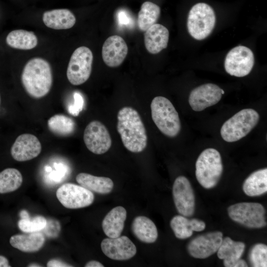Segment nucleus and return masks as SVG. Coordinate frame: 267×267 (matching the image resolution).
Returning a JSON list of instances; mask_svg holds the SVG:
<instances>
[{
	"instance_id": "1",
	"label": "nucleus",
	"mask_w": 267,
	"mask_h": 267,
	"mask_svg": "<svg viewBox=\"0 0 267 267\" xmlns=\"http://www.w3.org/2000/svg\"><path fill=\"white\" fill-rule=\"evenodd\" d=\"M117 129L125 147L130 151L138 153L146 148L147 136L145 128L134 109L125 106L119 111Z\"/></svg>"
},
{
	"instance_id": "2",
	"label": "nucleus",
	"mask_w": 267,
	"mask_h": 267,
	"mask_svg": "<svg viewBox=\"0 0 267 267\" xmlns=\"http://www.w3.org/2000/svg\"><path fill=\"white\" fill-rule=\"evenodd\" d=\"M52 73L49 63L45 59L35 57L29 60L21 74V82L27 93L34 98H40L50 91Z\"/></svg>"
},
{
	"instance_id": "3",
	"label": "nucleus",
	"mask_w": 267,
	"mask_h": 267,
	"mask_svg": "<svg viewBox=\"0 0 267 267\" xmlns=\"http://www.w3.org/2000/svg\"><path fill=\"white\" fill-rule=\"evenodd\" d=\"M152 119L158 129L170 137L177 136L181 130L178 112L167 98L155 97L150 104Z\"/></svg>"
},
{
	"instance_id": "4",
	"label": "nucleus",
	"mask_w": 267,
	"mask_h": 267,
	"mask_svg": "<svg viewBox=\"0 0 267 267\" xmlns=\"http://www.w3.org/2000/svg\"><path fill=\"white\" fill-rule=\"evenodd\" d=\"M195 168L196 178L200 185L206 189L214 187L219 181L223 171L220 152L213 148L204 150L196 160Z\"/></svg>"
},
{
	"instance_id": "5",
	"label": "nucleus",
	"mask_w": 267,
	"mask_h": 267,
	"mask_svg": "<svg viewBox=\"0 0 267 267\" xmlns=\"http://www.w3.org/2000/svg\"><path fill=\"white\" fill-rule=\"evenodd\" d=\"M259 119V114L255 110L242 109L223 123L221 129V135L228 142L239 140L255 128Z\"/></svg>"
},
{
	"instance_id": "6",
	"label": "nucleus",
	"mask_w": 267,
	"mask_h": 267,
	"mask_svg": "<svg viewBox=\"0 0 267 267\" xmlns=\"http://www.w3.org/2000/svg\"><path fill=\"white\" fill-rule=\"evenodd\" d=\"M216 23V16L213 9L208 4L199 2L190 10L187 26L189 34L194 39L202 40L212 32Z\"/></svg>"
},
{
	"instance_id": "7",
	"label": "nucleus",
	"mask_w": 267,
	"mask_h": 267,
	"mask_svg": "<svg viewBox=\"0 0 267 267\" xmlns=\"http://www.w3.org/2000/svg\"><path fill=\"white\" fill-rule=\"evenodd\" d=\"M230 218L236 222L250 228H260L267 225L264 206L256 202H241L227 209Z\"/></svg>"
},
{
	"instance_id": "8",
	"label": "nucleus",
	"mask_w": 267,
	"mask_h": 267,
	"mask_svg": "<svg viewBox=\"0 0 267 267\" xmlns=\"http://www.w3.org/2000/svg\"><path fill=\"white\" fill-rule=\"evenodd\" d=\"M93 62L91 50L85 46L76 48L72 53L67 69V77L73 85L85 83L89 78Z\"/></svg>"
},
{
	"instance_id": "9",
	"label": "nucleus",
	"mask_w": 267,
	"mask_h": 267,
	"mask_svg": "<svg viewBox=\"0 0 267 267\" xmlns=\"http://www.w3.org/2000/svg\"><path fill=\"white\" fill-rule=\"evenodd\" d=\"M254 64V56L248 47L239 45L231 49L224 60V69L230 75L242 77L248 75Z\"/></svg>"
},
{
	"instance_id": "10",
	"label": "nucleus",
	"mask_w": 267,
	"mask_h": 267,
	"mask_svg": "<svg viewBox=\"0 0 267 267\" xmlns=\"http://www.w3.org/2000/svg\"><path fill=\"white\" fill-rule=\"evenodd\" d=\"M56 195L64 207L71 209L88 207L93 203L94 199L91 191L72 183L62 185L57 189Z\"/></svg>"
},
{
	"instance_id": "11",
	"label": "nucleus",
	"mask_w": 267,
	"mask_h": 267,
	"mask_svg": "<svg viewBox=\"0 0 267 267\" xmlns=\"http://www.w3.org/2000/svg\"><path fill=\"white\" fill-rule=\"evenodd\" d=\"M87 148L95 154H102L111 147L112 140L106 127L102 123L94 120L86 127L83 136Z\"/></svg>"
},
{
	"instance_id": "12",
	"label": "nucleus",
	"mask_w": 267,
	"mask_h": 267,
	"mask_svg": "<svg viewBox=\"0 0 267 267\" xmlns=\"http://www.w3.org/2000/svg\"><path fill=\"white\" fill-rule=\"evenodd\" d=\"M173 196L178 212L185 217L192 216L195 211V196L189 180L185 177H177L173 186Z\"/></svg>"
},
{
	"instance_id": "13",
	"label": "nucleus",
	"mask_w": 267,
	"mask_h": 267,
	"mask_svg": "<svg viewBox=\"0 0 267 267\" xmlns=\"http://www.w3.org/2000/svg\"><path fill=\"white\" fill-rule=\"evenodd\" d=\"M222 239V233L219 231L198 235L188 243V252L194 258H208L218 251Z\"/></svg>"
},
{
	"instance_id": "14",
	"label": "nucleus",
	"mask_w": 267,
	"mask_h": 267,
	"mask_svg": "<svg viewBox=\"0 0 267 267\" xmlns=\"http://www.w3.org/2000/svg\"><path fill=\"white\" fill-rule=\"evenodd\" d=\"M224 93V90L217 85L205 84L191 90L188 102L193 110L201 111L218 103Z\"/></svg>"
},
{
	"instance_id": "15",
	"label": "nucleus",
	"mask_w": 267,
	"mask_h": 267,
	"mask_svg": "<svg viewBox=\"0 0 267 267\" xmlns=\"http://www.w3.org/2000/svg\"><path fill=\"white\" fill-rule=\"evenodd\" d=\"M103 253L114 260H128L136 253V248L133 242L126 236L115 238H106L101 243Z\"/></svg>"
},
{
	"instance_id": "16",
	"label": "nucleus",
	"mask_w": 267,
	"mask_h": 267,
	"mask_svg": "<svg viewBox=\"0 0 267 267\" xmlns=\"http://www.w3.org/2000/svg\"><path fill=\"white\" fill-rule=\"evenodd\" d=\"M41 150V143L35 135L24 134L16 138L11 148L10 153L14 159L23 162L36 158Z\"/></svg>"
},
{
	"instance_id": "17",
	"label": "nucleus",
	"mask_w": 267,
	"mask_h": 267,
	"mask_svg": "<svg viewBox=\"0 0 267 267\" xmlns=\"http://www.w3.org/2000/svg\"><path fill=\"white\" fill-rule=\"evenodd\" d=\"M128 52L127 44L118 35L108 37L102 47V57L105 64L110 67L119 66L124 61Z\"/></svg>"
},
{
	"instance_id": "18",
	"label": "nucleus",
	"mask_w": 267,
	"mask_h": 267,
	"mask_svg": "<svg viewBox=\"0 0 267 267\" xmlns=\"http://www.w3.org/2000/svg\"><path fill=\"white\" fill-rule=\"evenodd\" d=\"M245 244L242 242L235 241L229 237L222 239L218 250L217 256L223 260L225 267H247L248 264L241 257L244 252Z\"/></svg>"
},
{
	"instance_id": "19",
	"label": "nucleus",
	"mask_w": 267,
	"mask_h": 267,
	"mask_svg": "<svg viewBox=\"0 0 267 267\" xmlns=\"http://www.w3.org/2000/svg\"><path fill=\"white\" fill-rule=\"evenodd\" d=\"M145 32L144 44L149 53L157 54L167 47L169 39V32L164 26L156 23Z\"/></svg>"
},
{
	"instance_id": "20",
	"label": "nucleus",
	"mask_w": 267,
	"mask_h": 267,
	"mask_svg": "<svg viewBox=\"0 0 267 267\" xmlns=\"http://www.w3.org/2000/svg\"><path fill=\"white\" fill-rule=\"evenodd\" d=\"M170 226L177 238L184 239L191 237L193 231L204 230L206 224L198 219H189L182 215H177L171 219Z\"/></svg>"
},
{
	"instance_id": "21",
	"label": "nucleus",
	"mask_w": 267,
	"mask_h": 267,
	"mask_svg": "<svg viewBox=\"0 0 267 267\" xmlns=\"http://www.w3.org/2000/svg\"><path fill=\"white\" fill-rule=\"evenodd\" d=\"M127 217L126 210L122 206H117L110 211L102 222V227L105 234L110 238L121 235L124 227Z\"/></svg>"
},
{
	"instance_id": "22",
	"label": "nucleus",
	"mask_w": 267,
	"mask_h": 267,
	"mask_svg": "<svg viewBox=\"0 0 267 267\" xmlns=\"http://www.w3.org/2000/svg\"><path fill=\"white\" fill-rule=\"evenodd\" d=\"M44 25L55 30H65L73 27L76 19L74 14L68 9H56L45 11L43 15Z\"/></svg>"
},
{
	"instance_id": "23",
	"label": "nucleus",
	"mask_w": 267,
	"mask_h": 267,
	"mask_svg": "<svg viewBox=\"0 0 267 267\" xmlns=\"http://www.w3.org/2000/svg\"><path fill=\"white\" fill-rule=\"evenodd\" d=\"M134 235L140 241L146 243H152L158 238L156 226L148 218L139 216L135 217L131 226Z\"/></svg>"
},
{
	"instance_id": "24",
	"label": "nucleus",
	"mask_w": 267,
	"mask_h": 267,
	"mask_svg": "<svg viewBox=\"0 0 267 267\" xmlns=\"http://www.w3.org/2000/svg\"><path fill=\"white\" fill-rule=\"evenodd\" d=\"M76 180L80 185L99 194L109 193L114 186L113 182L109 178L97 177L85 173L77 175Z\"/></svg>"
},
{
	"instance_id": "25",
	"label": "nucleus",
	"mask_w": 267,
	"mask_h": 267,
	"mask_svg": "<svg viewBox=\"0 0 267 267\" xmlns=\"http://www.w3.org/2000/svg\"><path fill=\"white\" fill-rule=\"evenodd\" d=\"M45 238L39 232L29 234H16L12 236L9 240L11 246L22 252L32 253L39 251L44 245Z\"/></svg>"
},
{
	"instance_id": "26",
	"label": "nucleus",
	"mask_w": 267,
	"mask_h": 267,
	"mask_svg": "<svg viewBox=\"0 0 267 267\" xmlns=\"http://www.w3.org/2000/svg\"><path fill=\"white\" fill-rule=\"evenodd\" d=\"M243 190L248 196L255 197L267 191V169L257 170L251 174L244 180Z\"/></svg>"
},
{
	"instance_id": "27",
	"label": "nucleus",
	"mask_w": 267,
	"mask_h": 267,
	"mask_svg": "<svg viewBox=\"0 0 267 267\" xmlns=\"http://www.w3.org/2000/svg\"><path fill=\"white\" fill-rule=\"evenodd\" d=\"M6 43L13 48L29 50L37 46L38 39L33 32L19 29L10 32L6 38Z\"/></svg>"
},
{
	"instance_id": "28",
	"label": "nucleus",
	"mask_w": 267,
	"mask_h": 267,
	"mask_svg": "<svg viewBox=\"0 0 267 267\" xmlns=\"http://www.w3.org/2000/svg\"><path fill=\"white\" fill-rule=\"evenodd\" d=\"M160 7L151 1L143 2L138 13L137 24L139 30L145 32L156 23L160 15Z\"/></svg>"
},
{
	"instance_id": "29",
	"label": "nucleus",
	"mask_w": 267,
	"mask_h": 267,
	"mask_svg": "<svg viewBox=\"0 0 267 267\" xmlns=\"http://www.w3.org/2000/svg\"><path fill=\"white\" fill-rule=\"evenodd\" d=\"M23 181L21 173L14 168H7L0 172V193L15 191Z\"/></svg>"
},
{
	"instance_id": "30",
	"label": "nucleus",
	"mask_w": 267,
	"mask_h": 267,
	"mask_svg": "<svg viewBox=\"0 0 267 267\" xmlns=\"http://www.w3.org/2000/svg\"><path fill=\"white\" fill-rule=\"evenodd\" d=\"M47 126L51 132L62 136L70 135L75 129L74 121L63 114H56L50 117L47 121Z\"/></svg>"
},
{
	"instance_id": "31",
	"label": "nucleus",
	"mask_w": 267,
	"mask_h": 267,
	"mask_svg": "<svg viewBox=\"0 0 267 267\" xmlns=\"http://www.w3.org/2000/svg\"><path fill=\"white\" fill-rule=\"evenodd\" d=\"M47 221L42 216H37L32 219H21L18 222L19 229L25 233L39 232L44 229Z\"/></svg>"
},
{
	"instance_id": "32",
	"label": "nucleus",
	"mask_w": 267,
	"mask_h": 267,
	"mask_svg": "<svg viewBox=\"0 0 267 267\" xmlns=\"http://www.w3.org/2000/svg\"><path fill=\"white\" fill-rule=\"evenodd\" d=\"M249 259L254 267H267V246L263 243H257L251 249Z\"/></svg>"
},
{
	"instance_id": "33",
	"label": "nucleus",
	"mask_w": 267,
	"mask_h": 267,
	"mask_svg": "<svg viewBox=\"0 0 267 267\" xmlns=\"http://www.w3.org/2000/svg\"><path fill=\"white\" fill-rule=\"evenodd\" d=\"M74 97V104L69 108V112L71 114L77 116L82 109L83 100L82 96L79 93H75Z\"/></svg>"
},
{
	"instance_id": "34",
	"label": "nucleus",
	"mask_w": 267,
	"mask_h": 267,
	"mask_svg": "<svg viewBox=\"0 0 267 267\" xmlns=\"http://www.w3.org/2000/svg\"><path fill=\"white\" fill-rule=\"evenodd\" d=\"M48 267H71L69 265L58 260L52 259L49 261L47 263Z\"/></svg>"
},
{
	"instance_id": "35",
	"label": "nucleus",
	"mask_w": 267,
	"mask_h": 267,
	"mask_svg": "<svg viewBox=\"0 0 267 267\" xmlns=\"http://www.w3.org/2000/svg\"><path fill=\"white\" fill-rule=\"evenodd\" d=\"M86 267H103L104 266L97 261H90L88 262L85 266Z\"/></svg>"
},
{
	"instance_id": "36",
	"label": "nucleus",
	"mask_w": 267,
	"mask_h": 267,
	"mask_svg": "<svg viewBox=\"0 0 267 267\" xmlns=\"http://www.w3.org/2000/svg\"><path fill=\"white\" fill-rule=\"evenodd\" d=\"M10 267L7 259L2 256H0V267Z\"/></svg>"
},
{
	"instance_id": "37",
	"label": "nucleus",
	"mask_w": 267,
	"mask_h": 267,
	"mask_svg": "<svg viewBox=\"0 0 267 267\" xmlns=\"http://www.w3.org/2000/svg\"><path fill=\"white\" fill-rule=\"evenodd\" d=\"M21 219H28L30 218L28 213L26 210H22L20 213Z\"/></svg>"
},
{
	"instance_id": "38",
	"label": "nucleus",
	"mask_w": 267,
	"mask_h": 267,
	"mask_svg": "<svg viewBox=\"0 0 267 267\" xmlns=\"http://www.w3.org/2000/svg\"><path fill=\"white\" fill-rule=\"evenodd\" d=\"M28 267H41V266H39L38 264H32L29 265Z\"/></svg>"
},
{
	"instance_id": "39",
	"label": "nucleus",
	"mask_w": 267,
	"mask_h": 267,
	"mask_svg": "<svg viewBox=\"0 0 267 267\" xmlns=\"http://www.w3.org/2000/svg\"></svg>"
}]
</instances>
